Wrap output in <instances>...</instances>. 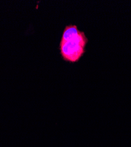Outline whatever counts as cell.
<instances>
[{
  "mask_svg": "<svg viewBox=\"0 0 131 147\" xmlns=\"http://www.w3.org/2000/svg\"><path fill=\"white\" fill-rule=\"evenodd\" d=\"M88 38L85 33L79 30L76 25L66 26L59 44V50L66 62L76 63L86 53Z\"/></svg>",
  "mask_w": 131,
  "mask_h": 147,
  "instance_id": "1",
  "label": "cell"
}]
</instances>
